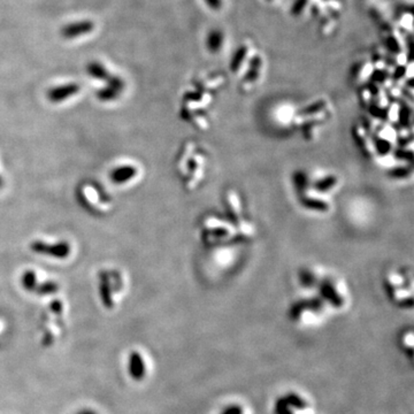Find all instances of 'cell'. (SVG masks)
I'll list each match as a JSON object with an SVG mask.
<instances>
[{"mask_svg":"<svg viewBox=\"0 0 414 414\" xmlns=\"http://www.w3.org/2000/svg\"><path fill=\"white\" fill-rule=\"evenodd\" d=\"M337 178L334 176H330L328 178H326L325 181H321L319 184H318V190L321 191V192H325V191H333L335 188H337Z\"/></svg>","mask_w":414,"mask_h":414,"instance_id":"9","label":"cell"},{"mask_svg":"<svg viewBox=\"0 0 414 414\" xmlns=\"http://www.w3.org/2000/svg\"><path fill=\"white\" fill-rule=\"evenodd\" d=\"M98 281L99 293L104 306L112 308L114 306V294L121 292L125 288V276L118 269H102L98 275Z\"/></svg>","mask_w":414,"mask_h":414,"instance_id":"2","label":"cell"},{"mask_svg":"<svg viewBox=\"0 0 414 414\" xmlns=\"http://www.w3.org/2000/svg\"><path fill=\"white\" fill-rule=\"evenodd\" d=\"M21 283L27 291L35 292L39 294V296H46V294L55 293L59 290V285L57 282L51 280L42 281L38 273L34 269L26 270V272L23 273Z\"/></svg>","mask_w":414,"mask_h":414,"instance_id":"4","label":"cell"},{"mask_svg":"<svg viewBox=\"0 0 414 414\" xmlns=\"http://www.w3.org/2000/svg\"><path fill=\"white\" fill-rule=\"evenodd\" d=\"M141 175V169L134 164H121L110 172V180L115 185H127L128 183L136 181Z\"/></svg>","mask_w":414,"mask_h":414,"instance_id":"5","label":"cell"},{"mask_svg":"<svg viewBox=\"0 0 414 414\" xmlns=\"http://www.w3.org/2000/svg\"><path fill=\"white\" fill-rule=\"evenodd\" d=\"M30 250L39 256L55 260H66L73 254V246L68 241H45L38 238L30 243Z\"/></svg>","mask_w":414,"mask_h":414,"instance_id":"3","label":"cell"},{"mask_svg":"<svg viewBox=\"0 0 414 414\" xmlns=\"http://www.w3.org/2000/svg\"><path fill=\"white\" fill-rule=\"evenodd\" d=\"M77 92V87L76 86H68V87H65V89H60V90H53L52 92L50 93V99L53 102H60L63 99L68 98L69 95L71 94H75Z\"/></svg>","mask_w":414,"mask_h":414,"instance_id":"8","label":"cell"},{"mask_svg":"<svg viewBox=\"0 0 414 414\" xmlns=\"http://www.w3.org/2000/svg\"><path fill=\"white\" fill-rule=\"evenodd\" d=\"M129 362H130L129 364L130 375L133 376V379L135 380H142L145 374V366H144V361H143V358L141 357V354H138L136 352L131 354Z\"/></svg>","mask_w":414,"mask_h":414,"instance_id":"7","label":"cell"},{"mask_svg":"<svg viewBox=\"0 0 414 414\" xmlns=\"http://www.w3.org/2000/svg\"><path fill=\"white\" fill-rule=\"evenodd\" d=\"M207 226L206 232L207 234H212V238H217V240H224V238H229L232 236V230L229 226H224L222 224H219V221L216 219H211Z\"/></svg>","mask_w":414,"mask_h":414,"instance_id":"6","label":"cell"},{"mask_svg":"<svg viewBox=\"0 0 414 414\" xmlns=\"http://www.w3.org/2000/svg\"><path fill=\"white\" fill-rule=\"evenodd\" d=\"M5 176H4V174L2 172V169H0V190L4 189V186H5Z\"/></svg>","mask_w":414,"mask_h":414,"instance_id":"10","label":"cell"},{"mask_svg":"<svg viewBox=\"0 0 414 414\" xmlns=\"http://www.w3.org/2000/svg\"><path fill=\"white\" fill-rule=\"evenodd\" d=\"M77 414H95V413L92 412V411H82V412H79Z\"/></svg>","mask_w":414,"mask_h":414,"instance_id":"11","label":"cell"},{"mask_svg":"<svg viewBox=\"0 0 414 414\" xmlns=\"http://www.w3.org/2000/svg\"><path fill=\"white\" fill-rule=\"evenodd\" d=\"M77 200L84 210L94 216H102L111 210V199L95 183L84 182L77 188Z\"/></svg>","mask_w":414,"mask_h":414,"instance_id":"1","label":"cell"}]
</instances>
